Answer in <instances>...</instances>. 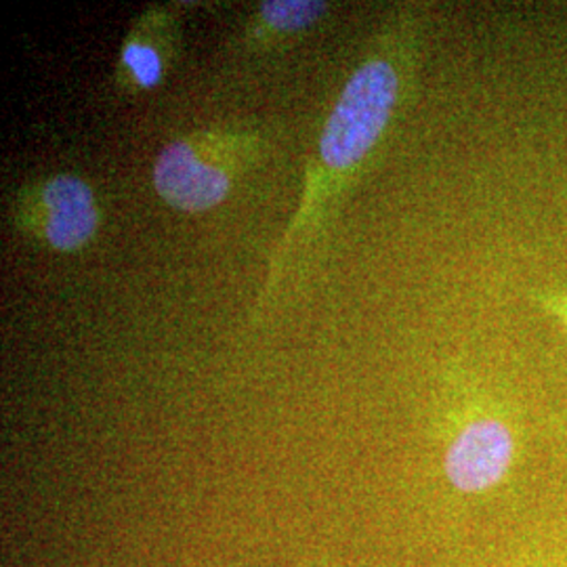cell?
I'll return each mask as SVG.
<instances>
[{
    "mask_svg": "<svg viewBox=\"0 0 567 567\" xmlns=\"http://www.w3.org/2000/svg\"><path fill=\"white\" fill-rule=\"evenodd\" d=\"M402 79L393 61L374 58L362 63L344 84L326 121L320 154L332 171L362 163L381 140L400 100Z\"/></svg>",
    "mask_w": 567,
    "mask_h": 567,
    "instance_id": "1",
    "label": "cell"
},
{
    "mask_svg": "<svg viewBox=\"0 0 567 567\" xmlns=\"http://www.w3.org/2000/svg\"><path fill=\"white\" fill-rule=\"evenodd\" d=\"M513 456L515 440L503 421H473L447 447V480L463 492H484L503 482Z\"/></svg>",
    "mask_w": 567,
    "mask_h": 567,
    "instance_id": "2",
    "label": "cell"
},
{
    "mask_svg": "<svg viewBox=\"0 0 567 567\" xmlns=\"http://www.w3.org/2000/svg\"><path fill=\"white\" fill-rule=\"evenodd\" d=\"M154 185L164 203L200 213L224 203L231 182L221 168L204 164L187 143H171L154 166Z\"/></svg>",
    "mask_w": 567,
    "mask_h": 567,
    "instance_id": "3",
    "label": "cell"
},
{
    "mask_svg": "<svg viewBox=\"0 0 567 567\" xmlns=\"http://www.w3.org/2000/svg\"><path fill=\"white\" fill-rule=\"evenodd\" d=\"M42 206L47 210L44 236L61 252H74L95 236L97 204L91 187L79 177L60 175L44 183Z\"/></svg>",
    "mask_w": 567,
    "mask_h": 567,
    "instance_id": "4",
    "label": "cell"
},
{
    "mask_svg": "<svg viewBox=\"0 0 567 567\" xmlns=\"http://www.w3.org/2000/svg\"><path fill=\"white\" fill-rule=\"evenodd\" d=\"M324 13L326 2L316 0H269L261 7L264 20L284 32L303 30L313 21L320 20Z\"/></svg>",
    "mask_w": 567,
    "mask_h": 567,
    "instance_id": "5",
    "label": "cell"
},
{
    "mask_svg": "<svg viewBox=\"0 0 567 567\" xmlns=\"http://www.w3.org/2000/svg\"><path fill=\"white\" fill-rule=\"evenodd\" d=\"M122 60L131 68L135 81L143 89H152L161 82L163 61L152 47L140 44V42H131V44L124 47Z\"/></svg>",
    "mask_w": 567,
    "mask_h": 567,
    "instance_id": "6",
    "label": "cell"
}]
</instances>
